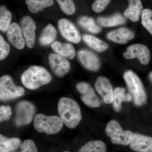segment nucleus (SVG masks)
<instances>
[{"label":"nucleus","mask_w":152,"mask_h":152,"mask_svg":"<svg viewBox=\"0 0 152 152\" xmlns=\"http://www.w3.org/2000/svg\"><path fill=\"white\" fill-rule=\"evenodd\" d=\"M58 112L64 124L69 129L76 127L82 119V114L78 104L73 99L61 98L58 103Z\"/></svg>","instance_id":"f257e3e1"},{"label":"nucleus","mask_w":152,"mask_h":152,"mask_svg":"<svg viewBox=\"0 0 152 152\" xmlns=\"http://www.w3.org/2000/svg\"><path fill=\"white\" fill-rule=\"evenodd\" d=\"M52 77L48 71L43 67L33 66L22 74L21 80L23 85L29 90L37 89L50 83Z\"/></svg>","instance_id":"f03ea898"},{"label":"nucleus","mask_w":152,"mask_h":152,"mask_svg":"<svg viewBox=\"0 0 152 152\" xmlns=\"http://www.w3.org/2000/svg\"><path fill=\"white\" fill-rule=\"evenodd\" d=\"M124 78L135 105L140 107L145 104L147 99L146 93L138 76L132 71L128 70L124 73Z\"/></svg>","instance_id":"7ed1b4c3"},{"label":"nucleus","mask_w":152,"mask_h":152,"mask_svg":"<svg viewBox=\"0 0 152 152\" xmlns=\"http://www.w3.org/2000/svg\"><path fill=\"white\" fill-rule=\"evenodd\" d=\"M63 124L61 118L56 115L46 116L38 114L34 118L35 129L39 132H45L47 134H55L59 132Z\"/></svg>","instance_id":"20e7f679"},{"label":"nucleus","mask_w":152,"mask_h":152,"mask_svg":"<svg viewBox=\"0 0 152 152\" xmlns=\"http://www.w3.org/2000/svg\"><path fill=\"white\" fill-rule=\"evenodd\" d=\"M105 132L113 144L124 146L130 144L134 134L130 131L124 130L119 123L115 120H112L108 123Z\"/></svg>","instance_id":"39448f33"},{"label":"nucleus","mask_w":152,"mask_h":152,"mask_svg":"<svg viewBox=\"0 0 152 152\" xmlns=\"http://www.w3.org/2000/svg\"><path fill=\"white\" fill-rule=\"evenodd\" d=\"M23 87L18 86L14 84L10 76L5 75L0 78V99L6 101L14 99L21 96L24 94Z\"/></svg>","instance_id":"423d86ee"},{"label":"nucleus","mask_w":152,"mask_h":152,"mask_svg":"<svg viewBox=\"0 0 152 152\" xmlns=\"http://www.w3.org/2000/svg\"><path fill=\"white\" fill-rule=\"evenodd\" d=\"M36 111L35 107L32 103L26 101L19 102L15 107V125L21 127L29 124L34 118Z\"/></svg>","instance_id":"0eeeda50"},{"label":"nucleus","mask_w":152,"mask_h":152,"mask_svg":"<svg viewBox=\"0 0 152 152\" xmlns=\"http://www.w3.org/2000/svg\"><path fill=\"white\" fill-rule=\"evenodd\" d=\"M76 88L81 94V99L86 105L92 108L100 107V102L91 85L86 82H80L76 86Z\"/></svg>","instance_id":"6e6552de"},{"label":"nucleus","mask_w":152,"mask_h":152,"mask_svg":"<svg viewBox=\"0 0 152 152\" xmlns=\"http://www.w3.org/2000/svg\"><path fill=\"white\" fill-rule=\"evenodd\" d=\"M124 56L128 59L137 58L144 65L148 64L151 58L149 50L146 46L141 44H134L130 46L124 53Z\"/></svg>","instance_id":"1a4fd4ad"},{"label":"nucleus","mask_w":152,"mask_h":152,"mask_svg":"<svg viewBox=\"0 0 152 152\" xmlns=\"http://www.w3.org/2000/svg\"><path fill=\"white\" fill-rule=\"evenodd\" d=\"M58 27L61 34L67 40L75 44L80 42L81 37L78 30L69 20L61 19L58 23Z\"/></svg>","instance_id":"9d476101"},{"label":"nucleus","mask_w":152,"mask_h":152,"mask_svg":"<svg viewBox=\"0 0 152 152\" xmlns=\"http://www.w3.org/2000/svg\"><path fill=\"white\" fill-rule=\"evenodd\" d=\"M48 59L51 69L58 77H64L70 70V64L66 58L57 54H51Z\"/></svg>","instance_id":"9b49d317"},{"label":"nucleus","mask_w":152,"mask_h":152,"mask_svg":"<svg viewBox=\"0 0 152 152\" xmlns=\"http://www.w3.org/2000/svg\"><path fill=\"white\" fill-rule=\"evenodd\" d=\"M95 88L106 104L113 103L114 90L108 79L103 76L99 77L95 82Z\"/></svg>","instance_id":"f8f14e48"},{"label":"nucleus","mask_w":152,"mask_h":152,"mask_svg":"<svg viewBox=\"0 0 152 152\" xmlns=\"http://www.w3.org/2000/svg\"><path fill=\"white\" fill-rule=\"evenodd\" d=\"M21 27L27 46L29 48H32L35 42V23L31 17L26 16L22 18Z\"/></svg>","instance_id":"ddd939ff"},{"label":"nucleus","mask_w":152,"mask_h":152,"mask_svg":"<svg viewBox=\"0 0 152 152\" xmlns=\"http://www.w3.org/2000/svg\"><path fill=\"white\" fill-rule=\"evenodd\" d=\"M79 59L84 67L89 70L96 72L99 69L101 63L97 56L88 50H81L78 53Z\"/></svg>","instance_id":"4468645a"},{"label":"nucleus","mask_w":152,"mask_h":152,"mask_svg":"<svg viewBox=\"0 0 152 152\" xmlns=\"http://www.w3.org/2000/svg\"><path fill=\"white\" fill-rule=\"evenodd\" d=\"M129 145L134 151L152 152V137L134 133Z\"/></svg>","instance_id":"2eb2a0df"},{"label":"nucleus","mask_w":152,"mask_h":152,"mask_svg":"<svg viewBox=\"0 0 152 152\" xmlns=\"http://www.w3.org/2000/svg\"><path fill=\"white\" fill-rule=\"evenodd\" d=\"M7 36L9 42L16 48L21 50L24 48L26 42L21 29L15 23L11 24L7 31Z\"/></svg>","instance_id":"dca6fc26"},{"label":"nucleus","mask_w":152,"mask_h":152,"mask_svg":"<svg viewBox=\"0 0 152 152\" xmlns=\"http://www.w3.org/2000/svg\"><path fill=\"white\" fill-rule=\"evenodd\" d=\"M134 33L127 28H121L108 33L107 38L116 43L125 44L132 39Z\"/></svg>","instance_id":"f3484780"},{"label":"nucleus","mask_w":152,"mask_h":152,"mask_svg":"<svg viewBox=\"0 0 152 152\" xmlns=\"http://www.w3.org/2000/svg\"><path fill=\"white\" fill-rule=\"evenodd\" d=\"M129 6L124 12V16L133 22L140 20L142 14L143 6L141 0H128Z\"/></svg>","instance_id":"a211bd4d"},{"label":"nucleus","mask_w":152,"mask_h":152,"mask_svg":"<svg viewBox=\"0 0 152 152\" xmlns=\"http://www.w3.org/2000/svg\"><path fill=\"white\" fill-rule=\"evenodd\" d=\"M52 49L57 54L65 58L73 59L75 56L76 52L72 45L55 41L51 45Z\"/></svg>","instance_id":"6ab92c4d"},{"label":"nucleus","mask_w":152,"mask_h":152,"mask_svg":"<svg viewBox=\"0 0 152 152\" xmlns=\"http://www.w3.org/2000/svg\"><path fill=\"white\" fill-rule=\"evenodd\" d=\"M133 98L130 94H126V91L122 87H118L114 90L113 99V108L114 110L119 112L121 110L122 103L124 102H130Z\"/></svg>","instance_id":"aec40b11"},{"label":"nucleus","mask_w":152,"mask_h":152,"mask_svg":"<svg viewBox=\"0 0 152 152\" xmlns=\"http://www.w3.org/2000/svg\"><path fill=\"white\" fill-rule=\"evenodd\" d=\"M21 144L18 138H7L0 135V152H11L18 149Z\"/></svg>","instance_id":"412c9836"},{"label":"nucleus","mask_w":152,"mask_h":152,"mask_svg":"<svg viewBox=\"0 0 152 152\" xmlns=\"http://www.w3.org/2000/svg\"><path fill=\"white\" fill-rule=\"evenodd\" d=\"M97 22L101 26L112 27L124 24L126 20L121 14L116 13L110 17H98Z\"/></svg>","instance_id":"4be33fe9"},{"label":"nucleus","mask_w":152,"mask_h":152,"mask_svg":"<svg viewBox=\"0 0 152 152\" xmlns=\"http://www.w3.org/2000/svg\"><path fill=\"white\" fill-rule=\"evenodd\" d=\"M83 39L85 43L91 48L98 52L105 51L109 48L107 43L91 35L85 34Z\"/></svg>","instance_id":"5701e85b"},{"label":"nucleus","mask_w":152,"mask_h":152,"mask_svg":"<svg viewBox=\"0 0 152 152\" xmlns=\"http://www.w3.org/2000/svg\"><path fill=\"white\" fill-rule=\"evenodd\" d=\"M57 35V31L53 25L48 24L42 31L39 42L42 45L47 46L54 41Z\"/></svg>","instance_id":"b1692460"},{"label":"nucleus","mask_w":152,"mask_h":152,"mask_svg":"<svg viewBox=\"0 0 152 152\" xmlns=\"http://www.w3.org/2000/svg\"><path fill=\"white\" fill-rule=\"evenodd\" d=\"M28 9L33 13H38L44 9L53 5V0H26Z\"/></svg>","instance_id":"393cba45"},{"label":"nucleus","mask_w":152,"mask_h":152,"mask_svg":"<svg viewBox=\"0 0 152 152\" xmlns=\"http://www.w3.org/2000/svg\"><path fill=\"white\" fill-rule=\"evenodd\" d=\"M79 25L90 33L97 34L102 31V28L91 17L82 16L78 20Z\"/></svg>","instance_id":"a878e982"},{"label":"nucleus","mask_w":152,"mask_h":152,"mask_svg":"<svg viewBox=\"0 0 152 152\" xmlns=\"http://www.w3.org/2000/svg\"><path fill=\"white\" fill-rule=\"evenodd\" d=\"M107 147L104 143L100 140L88 142L82 147L78 152H106Z\"/></svg>","instance_id":"bb28decb"},{"label":"nucleus","mask_w":152,"mask_h":152,"mask_svg":"<svg viewBox=\"0 0 152 152\" xmlns=\"http://www.w3.org/2000/svg\"><path fill=\"white\" fill-rule=\"evenodd\" d=\"M12 14L5 6L0 7V29L3 32L7 31L10 26Z\"/></svg>","instance_id":"cd10ccee"},{"label":"nucleus","mask_w":152,"mask_h":152,"mask_svg":"<svg viewBox=\"0 0 152 152\" xmlns=\"http://www.w3.org/2000/svg\"><path fill=\"white\" fill-rule=\"evenodd\" d=\"M60 8L63 12L68 15L75 13L76 7L73 0H56Z\"/></svg>","instance_id":"c85d7f7f"},{"label":"nucleus","mask_w":152,"mask_h":152,"mask_svg":"<svg viewBox=\"0 0 152 152\" xmlns=\"http://www.w3.org/2000/svg\"><path fill=\"white\" fill-rule=\"evenodd\" d=\"M142 24L152 35V10H143L142 15Z\"/></svg>","instance_id":"c756f323"},{"label":"nucleus","mask_w":152,"mask_h":152,"mask_svg":"<svg viewBox=\"0 0 152 152\" xmlns=\"http://www.w3.org/2000/svg\"><path fill=\"white\" fill-rule=\"evenodd\" d=\"M10 45L5 40L3 36H0V60L5 59L10 53Z\"/></svg>","instance_id":"7c9ffc66"},{"label":"nucleus","mask_w":152,"mask_h":152,"mask_svg":"<svg viewBox=\"0 0 152 152\" xmlns=\"http://www.w3.org/2000/svg\"><path fill=\"white\" fill-rule=\"evenodd\" d=\"M20 152H38L37 148L34 142L32 140H25L21 144Z\"/></svg>","instance_id":"2f4dec72"},{"label":"nucleus","mask_w":152,"mask_h":152,"mask_svg":"<svg viewBox=\"0 0 152 152\" xmlns=\"http://www.w3.org/2000/svg\"><path fill=\"white\" fill-rule=\"evenodd\" d=\"M110 1L111 0H95L92 6V9L95 12H101L105 9Z\"/></svg>","instance_id":"473e14b6"},{"label":"nucleus","mask_w":152,"mask_h":152,"mask_svg":"<svg viewBox=\"0 0 152 152\" xmlns=\"http://www.w3.org/2000/svg\"><path fill=\"white\" fill-rule=\"evenodd\" d=\"M12 115V110L9 106H1L0 107V121L2 122L10 118Z\"/></svg>","instance_id":"72a5a7b5"},{"label":"nucleus","mask_w":152,"mask_h":152,"mask_svg":"<svg viewBox=\"0 0 152 152\" xmlns=\"http://www.w3.org/2000/svg\"><path fill=\"white\" fill-rule=\"evenodd\" d=\"M149 78L150 80L152 83V72H151L149 75Z\"/></svg>","instance_id":"f704fd0d"},{"label":"nucleus","mask_w":152,"mask_h":152,"mask_svg":"<svg viewBox=\"0 0 152 152\" xmlns=\"http://www.w3.org/2000/svg\"><path fill=\"white\" fill-rule=\"evenodd\" d=\"M68 152V151H65V152Z\"/></svg>","instance_id":"c9c22d12"}]
</instances>
